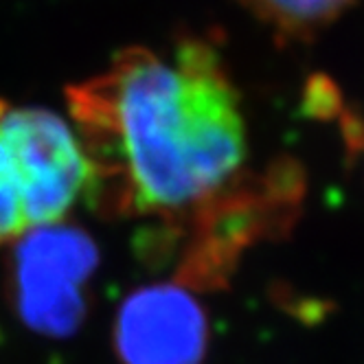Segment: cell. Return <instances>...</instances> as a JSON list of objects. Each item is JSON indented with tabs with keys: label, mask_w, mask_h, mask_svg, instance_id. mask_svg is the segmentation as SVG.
<instances>
[{
	"label": "cell",
	"mask_w": 364,
	"mask_h": 364,
	"mask_svg": "<svg viewBox=\"0 0 364 364\" xmlns=\"http://www.w3.org/2000/svg\"><path fill=\"white\" fill-rule=\"evenodd\" d=\"M70 106L90 187L121 213L182 211L220 191L246 161L240 95L202 42L171 58L125 50L70 90Z\"/></svg>",
	"instance_id": "6da1fadb"
},
{
	"label": "cell",
	"mask_w": 364,
	"mask_h": 364,
	"mask_svg": "<svg viewBox=\"0 0 364 364\" xmlns=\"http://www.w3.org/2000/svg\"><path fill=\"white\" fill-rule=\"evenodd\" d=\"M97 250L80 228L64 222L33 226L14 252V301L24 325L42 336L64 338L86 316V283Z\"/></svg>",
	"instance_id": "7a4b0ae2"
},
{
	"label": "cell",
	"mask_w": 364,
	"mask_h": 364,
	"mask_svg": "<svg viewBox=\"0 0 364 364\" xmlns=\"http://www.w3.org/2000/svg\"><path fill=\"white\" fill-rule=\"evenodd\" d=\"M0 136L20 173L29 226L64 222L90 187V163L77 129L50 110L0 103Z\"/></svg>",
	"instance_id": "3957f363"
},
{
	"label": "cell",
	"mask_w": 364,
	"mask_h": 364,
	"mask_svg": "<svg viewBox=\"0 0 364 364\" xmlns=\"http://www.w3.org/2000/svg\"><path fill=\"white\" fill-rule=\"evenodd\" d=\"M206 347L204 309L178 285H145L119 307L114 349L123 364H202Z\"/></svg>",
	"instance_id": "277c9868"
},
{
	"label": "cell",
	"mask_w": 364,
	"mask_h": 364,
	"mask_svg": "<svg viewBox=\"0 0 364 364\" xmlns=\"http://www.w3.org/2000/svg\"><path fill=\"white\" fill-rule=\"evenodd\" d=\"M259 22L285 38H309L341 20L360 0H237Z\"/></svg>",
	"instance_id": "5b68a950"
},
{
	"label": "cell",
	"mask_w": 364,
	"mask_h": 364,
	"mask_svg": "<svg viewBox=\"0 0 364 364\" xmlns=\"http://www.w3.org/2000/svg\"><path fill=\"white\" fill-rule=\"evenodd\" d=\"M29 228L20 173L7 143L0 136V244L20 237Z\"/></svg>",
	"instance_id": "8992f818"
}]
</instances>
